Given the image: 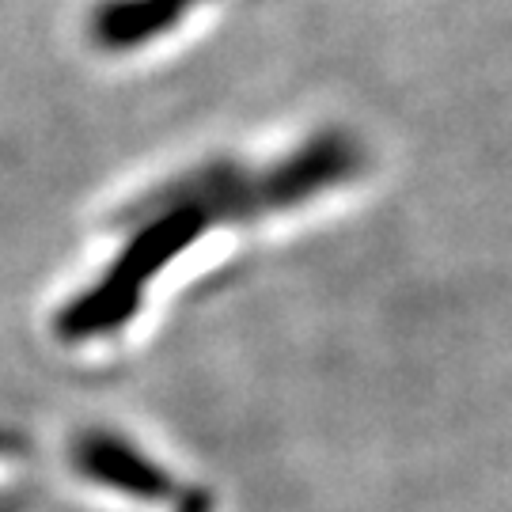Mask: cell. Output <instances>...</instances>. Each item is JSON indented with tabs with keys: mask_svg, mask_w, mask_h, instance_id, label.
Masks as SVG:
<instances>
[{
	"mask_svg": "<svg viewBox=\"0 0 512 512\" xmlns=\"http://www.w3.org/2000/svg\"><path fill=\"white\" fill-rule=\"evenodd\" d=\"M73 463L84 478H92L107 490H118L137 501H164L175 494V482L156 459L137 452L126 437H114L103 429H92L73 444Z\"/></svg>",
	"mask_w": 512,
	"mask_h": 512,
	"instance_id": "6da1fadb",
	"label": "cell"
},
{
	"mask_svg": "<svg viewBox=\"0 0 512 512\" xmlns=\"http://www.w3.org/2000/svg\"><path fill=\"white\" fill-rule=\"evenodd\" d=\"M202 0H103L92 16V38L103 50L126 54L179 27Z\"/></svg>",
	"mask_w": 512,
	"mask_h": 512,
	"instance_id": "7a4b0ae2",
	"label": "cell"
},
{
	"mask_svg": "<svg viewBox=\"0 0 512 512\" xmlns=\"http://www.w3.org/2000/svg\"><path fill=\"white\" fill-rule=\"evenodd\" d=\"M141 308V296L133 293H122V289H114L110 281H95L88 293L73 296L61 315H57V338H65V342H92V338H103V334H114V330H122L137 315Z\"/></svg>",
	"mask_w": 512,
	"mask_h": 512,
	"instance_id": "3957f363",
	"label": "cell"
},
{
	"mask_svg": "<svg viewBox=\"0 0 512 512\" xmlns=\"http://www.w3.org/2000/svg\"><path fill=\"white\" fill-rule=\"evenodd\" d=\"M179 512H209V501H205L202 494H190L183 501V509H179Z\"/></svg>",
	"mask_w": 512,
	"mask_h": 512,
	"instance_id": "277c9868",
	"label": "cell"
}]
</instances>
